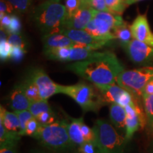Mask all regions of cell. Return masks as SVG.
<instances>
[{"mask_svg":"<svg viewBox=\"0 0 153 153\" xmlns=\"http://www.w3.org/2000/svg\"><path fill=\"white\" fill-rule=\"evenodd\" d=\"M66 68L97 87L116 83L118 76L125 70L117 56L110 51H97L92 57L72 62Z\"/></svg>","mask_w":153,"mask_h":153,"instance_id":"6da1fadb","label":"cell"},{"mask_svg":"<svg viewBox=\"0 0 153 153\" xmlns=\"http://www.w3.org/2000/svg\"><path fill=\"white\" fill-rule=\"evenodd\" d=\"M30 14L32 21L43 36L60 33L68 17L65 6L49 1L35 7Z\"/></svg>","mask_w":153,"mask_h":153,"instance_id":"7a4b0ae2","label":"cell"},{"mask_svg":"<svg viewBox=\"0 0 153 153\" xmlns=\"http://www.w3.org/2000/svg\"><path fill=\"white\" fill-rule=\"evenodd\" d=\"M68 120H56L41 126L33 135L42 146L56 153H68L75 148L68 131Z\"/></svg>","mask_w":153,"mask_h":153,"instance_id":"3957f363","label":"cell"},{"mask_svg":"<svg viewBox=\"0 0 153 153\" xmlns=\"http://www.w3.org/2000/svg\"><path fill=\"white\" fill-rule=\"evenodd\" d=\"M58 93L71 97L85 112L97 113L106 106L98 88L86 82L72 85H58Z\"/></svg>","mask_w":153,"mask_h":153,"instance_id":"277c9868","label":"cell"},{"mask_svg":"<svg viewBox=\"0 0 153 153\" xmlns=\"http://www.w3.org/2000/svg\"><path fill=\"white\" fill-rule=\"evenodd\" d=\"M97 143L101 153H123L127 144L125 136L118 133L112 123L106 120H96L93 128Z\"/></svg>","mask_w":153,"mask_h":153,"instance_id":"5b68a950","label":"cell"},{"mask_svg":"<svg viewBox=\"0 0 153 153\" xmlns=\"http://www.w3.org/2000/svg\"><path fill=\"white\" fill-rule=\"evenodd\" d=\"M152 79L153 66H147L135 70H124L118 76L116 83L142 99L145 85Z\"/></svg>","mask_w":153,"mask_h":153,"instance_id":"8992f818","label":"cell"},{"mask_svg":"<svg viewBox=\"0 0 153 153\" xmlns=\"http://www.w3.org/2000/svg\"><path fill=\"white\" fill-rule=\"evenodd\" d=\"M121 47L134 64L143 67L153 66L152 46L133 38L129 43L121 45Z\"/></svg>","mask_w":153,"mask_h":153,"instance_id":"52a82bcc","label":"cell"},{"mask_svg":"<svg viewBox=\"0 0 153 153\" xmlns=\"http://www.w3.org/2000/svg\"><path fill=\"white\" fill-rule=\"evenodd\" d=\"M97 88L100 91L105 105L117 104L125 107L134 104L137 99L140 98L116 83Z\"/></svg>","mask_w":153,"mask_h":153,"instance_id":"ba28073f","label":"cell"},{"mask_svg":"<svg viewBox=\"0 0 153 153\" xmlns=\"http://www.w3.org/2000/svg\"><path fill=\"white\" fill-rule=\"evenodd\" d=\"M126 111V120L125 137L128 142L132 139L134 134L139 129L143 128L146 126V116L144 108L140 102V98L135 103L125 106Z\"/></svg>","mask_w":153,"mask_h":153,"instance_id":"9c48e42d","label":"cell"},{"mask_svg":"<svg viewBox=\"0 0 153 153\" xmlns=\"http://www.w3.org/2000/svg\"><path fill=\"white\" fill-rule=\"evenodd\" d=\"M60 33L64 34L76 43L82 44L85 45L91 50H97L102 48L105 46H108L111 45L114 40H109L106 38L96 37L91 35L85 30H76V29H66L63 28Z\"/></svg>","mask_w":153,"mask_h":153,"instance_id":"30bf717a","label":"cell"},{"mask_svg":"<svg viewBox=\"0 0 153 153\" xmlns=\"http://www.w3.org/2000/svg\"><path fill=\"white\" fill-rule=\"evenodd\" d=\"M33 80L39 89L41 99H46L58 93V84L50 78L43 68H32L26 74Z\"/></svg>","mask_w":153,"mask_h":153,"instance_id":"8fae6325","label":"cell"},{"mask_svg":"<svg viewBox=\"0 0 153 153\" xmlns=\"http://www.w3.org/2000/svg\"><path fill=\"white\" fill-rule=\"evenodd\" d=\"M134 39L143 42L153 47V32L151 30L147 14H138L130 25Z\"/></svg>","mask_w":153,"mask_h":153,"instance_id":"7c38bea8","label":"cell"},{"mask_svg":"<svg viewBox=\"0 0 153 153\" xmlns=\"http://www.w3.org/2000/svg\"><path fill=\"white\" fill-rule=\"evenodd\" d=\"M94 9L88 5H82L72 16L67 17L63 28L85 30L87 24L94 18Z\"/></svg>","mask_w":153,"mask_h":153,"instance_id":"4fadbf2b","label":"cell"},{"mask_svg":"<svg viewBox=\"0 0 153 153\" xmlns=\"http://www.w3.org/2000/svg\"><path fill=\"white\" fill-rule=\"evenodd\" d=\"M85 30L96 37L104 38L109 40L116 39L113 32L111 26L104 19L94 17L86 26Z\"/></svg>","mask_w":153,"mask_h":153,"instance_id":"5bb4252c","label":"cell"},{"mask_svg":"<svg viewBox=\"0 0 153 153\" xmlns=\"http://www.w3.org/2000/svg\"><path fill=\"white\" fill-rule=\"evenodd\" d=\"M9 101V106L14 112L28 109L31 103L24 93L20 83L15 85L11 91Z\"/></svg>","mask_w":153,"mask_h":153,"instance_id":"9a60e30c","label":"cell"},{"mask_svg":"<svg viewBox=\"0 0 153 153\" xmlns=\"http://www.w3.org/2000/svg\"><path fill=\"white\" fill-rule=\"evenodd\" d=\"M43 49L61 47H74L76 43L61 33H53L43 36Z\"/></svg>","mask_w":153,"mask_h":153,"instance_id":"2e32d148","label":"cell"},{"mask_svg":"<svg viewBox=\"0 0 153 153\" xmlns=\"http://www.w3.org/2000/svg\"><path fill=\"white\" fill-rule=\"evenodd\" d=\"M0 122L3 123L7 131L20 134V122L18 116L14 111H8L2 106H0Z\"/></svg>","mask_w":153,"mask_h":153,"instance_id":"e0dca14e","label":"cell"},{"mask_svg":"<svg viewBox=\"0 0 153 153\" xmlns=\"http://www.w3.org/2000/svg\"><path fill=\"white\" fill-rule=\"evenodd\" d=\"M70 122H68V131L70 139L75 146H79L85 142L81 130V123L83 121V117L74 118L69 117Z\"/></svg>","mask_w":153,"mask_h":153,"instance_id":"ac0fdd59","label":"cell"},{"mask_svg":"<svg viewBox=\"0 0 153 153\" xmlns=\"http://www.w3.org/2000/svg\"><path fill=\"white\" fill-rule=\"evenodd\" d=\"M109 116L113 125L117 128L126 130V111L125 107L117 104H111L109 106Z\"/></svg>","mask_w":153,"mask_h":153,"instance_id":"d6986e66","label":"cell"},{"mask_svg":"<svg viewBox=\"0 0 153 153\" xmlns=\"http://www.w3.org/2000/svg\"><path fill=\"white\" fill-rule=\"evenodd\" d=\"M72 47H61L43 49V54L49 60L68 62Z\"/></svg>","mask_w":153,"mask_h":153,"instance_id":"ffe728a7","label":"cell"},{"mask_svg":"<svg viewBox=\"0 0 153 153\" xmlns=\"http://www.w3.org/2000/svg\"><path fill=\"white\" fill-rule=\"evenodd\" d=\"M94 17L104 19V20L106 21L111 26L113 30L115 28L119 27V26L127 24V23L123 20L121 15L115 14V13L111 12V11H100L94 9Z\"/></svg>","mask_w":153,"mask_h":153,"instance_id":"44dd1931","label":"cell"},{"mask_svg":"<svg viewBox=\"0 0 153 153\" xmlns=\"http://www.w3.org/2000/svg\"><path fill=\"white\" fill-rule=\"evenodd\" d=\"M96 53L97 51L94 50H91L82 44L76 43L75 46L72 47L69 61L76 62V61L86 60L92 57Z\"/></svg>","mask_w":153,"mask_h":153,"instance_id":"7402d4cb","label":"cell"},{"mask_svg":"<svg viewBox=\"0 0 153 153\" xmlns=\"http://www.w3.org/2000/svg\"><path fill=\"white\" fill-rule=\"evenodd\" d=\"M143 108L146 116V126L148 133L153 137V94L142 97Z\"/></svg>","mask_w":153,"mask_h":153,"instance_id":"603a6c76","label":"cell"},{"mask_svg":"<svg viewBox=\"0 0 153 153\" xmlns=\"http://www.w3.org/2000/svg\"><path fill=\"white\" fill-rule=\"evenodd\" d=\"M19 83L22 85L23 90L30 102L41 99L38 87L28 75H26L25 79Z\"/></svg>","mask_w":153,"mask_h":153,"instance_id":"cb8c5ba5","label":"cell"},{"mask_svg":"<svg viewBox=\"0 0 153 153\" xmlns=\"http://www.w3.org/2000/svg\"><path fill=\"white\" fill-rule=\"evenodd\" d=\"M14 11L21 14H30L35 8L33 0H8Z\"/></svg>","mask_w":153,"mask_h":153,"instance_id":"d4e9b609","label":"cell"},{"mask_svg":"<svg viewBox=\"0 0 153 153\" xmlns=\"http://www.w3.org/2000/svg\"><path fill=\"white\" fill-rule=\"evenodd\" d=\"M113 32L116 36V40L120 41V45L129 43L133 38L130 29V26L128 24L115 28Z\"/></svg>","mask_w":153,"mask_h":153,"instance_id":"484cf974","label":"cell"},{"mask_svg":"<svg viewBox=\"0 0 153 153\" xmlns=\"http://www.w3.org/2000/svg\"><path fill=\"white\" fill-rule=\"evenodd\" d=\"M28 110L31 112L34 118H36L38 115L45 111H52L51 105L48 102L46 99H40V100L33 101L30 103Z\"/></svg>","mask_w":153,"mask_h":153,"instance_id":"4316f807","label":"cell"},{"mask_svg":"<svg viewBox=\"0 0 153 153\" xmlns=\"http://www.w3.org/2000/svg\"><path fill=\"white\" fill-rule=\"evenodd\" d=\"M111 12L121 15L127 8L125 0H105Z\"/></svg>","mask_w":153,"mask_h":153,"instance_id":"83f0119b","label":"cell"},{"mask_svg":"<svg viewBox=\"0 0 153 153\" xmlns=\"http://www.w3.org/2000/svg\"><path fill=\"white\" fill-rule=\"evenodd\" d=\"M7 41L12 46H19L26 50L27 47L26 38L21 33H9L7 34Z\"/></svg>","mask_w":153,"mask_h":153,"instance_id":"f1b7e54d","label":"cell"},{"mask_svg":"<svg viewBox=\"0 0 153 153\" xmlns=\"http://www.w3.org/2000/svg\"><path fill=\"white\" fill-rule=\"evenodd\" d=\"M18 116L19 122H20L21 125V135L23 136V134H24V130L26 128V124L28 123V122L30 120H31L32 118H34L33 114H31V112L29 110H24V111H16L15 112Z\"/></svg>","mask_w":153,"mask_h":153,"instance_id":"f546056e","label":"cell"},{"mask_svg":"<svg viewBox=\"0 0 153 153\" xmlns=\"http://www.w3.org/2000/svg\"><path fill=\"white\" fill-rule=\"evenodd\" d=\"M79 153H101L97 142L86 141L79 146H78Z\"/></svg>","mask_w":153,"mask_h":153,"instance_id":"4dcf8cb0","label":"cell"},{"mask_svg":"<svg viewBox=\"0 0 153 153\" xmlns=\"http://www.w3.org/2000/svg\"><path fill=\"white\" fill-rule=\"evenodd\" d=\"M13 46L9 43L7 39L1 40L0 41V57L1 61L9 60L11 57Z\"/></svg>","mask_w":153,"mask_h":153,"instance_id":"1f68e13d","label":"cell"},{"mask_svg":"<svg viewBox=\"0 0 153 153\" xmlns=\"http://www.w3.org/2000/svg\"><path fill=\"white\" fill-rule=\"evenodd\" d=\"M36 118L41 124V126L47 125V124L54 123L55 121H56V115L53 111V110H52L42 113L38 115Z\"/></svg>","mask_w":153,"mask_h":153,"instance_id":"d6a6232c","label":"cell"},{"mask_svg":"<svg viewBox=\"0 0 153 153\" xmlns=\"http://www.w3.org/2000/svg\"><path fill=\"white\" fill-rule=\"evenodd\" d=\"M40 126H41V124L39 123L37 119L36 118H32L26 124V128L24 130L23 135H28V136L33 137V135L38 131Z\"/></svg>","mask_w":153,"mask_h":153,"instance_id":"836d02e7","label":"cell"},{"mask_svg":"<svg viewBox=\"0 0 153 153\" xmlns=\"http://www.w3.org/2000/svg\"><path fill=\"white\" fill-rule=\"evenodd\" d=\"M22 30V23L20 19L16 15H11V24L6 32L7 34L9 33H20Z\"/></svg>","mask_w":153,"mask_h":153,"instance_id":"e575fe53","label":"cell"},{"mask_svg":"<svg viewBox=\"0 0 153 153\" xmlns=\"http://www.w3.org/2000/svg\"><path fill=\"white\" fill-rule=\"evenodd\" d=\"M82 5V0H66L65 7L68 11V17L72 16Z\"/></svg>","mask_w":153,"mask_h":153,"instance_id":"d590c367","label":"cell"},{"mask_svg":"<svg viewBox=\"0 0 153 153\" xmlns=\"http://www.w3.org/2000/svg\"><path fill=\"white\" fill-rule=\"evenodd\" d=\"M81 130L85 142L86 141L97 142V138H96V134L94 131L93 128H91L89 126L86 125L84 120L81 123Z\"/></svg>","mask_w":153,"mask_h":153,"instance_id":"8d00e7d4","label":"cell"},{"mask_svg":"<svg viewBox=\"0 0 153 153\" xmlns=\"http://www.w3.org/2000/svg\"><path fill=\"white\" fill-rule=\"evenodd\" d=\"M87 5L97 11H110L107 7L105 0H88Z\"/></svg>","mask_w":153,"mask_h":153,"instance_id":"74e56055","label":"cell"},{"mask_svg":"<svg viewBox=\"0 0 153 153\" xmlns=\"http://www.w3.org/2000/svg\"><path fill=\"white\" fill-rule=\"evenodd\" d=\"M26 52V50L23 49L22 48L19 46H13L10 59H11L15 62H19L24 58Z\"/></svg>","mask_w":153,"mask_h":153,"instance_id":"f35d334b","label":"cell"},{"mask_svg":"<svg viewBox=\"0 0 153 153\" xmlns=\"http://www.w3.org/2000/svg\"><path fill=\"white\" fill-rule=\"evenodd\" d=\"M18 142L7 143L0 145V153H19Z\"/></svg>","mask_w":153,"mask_h":153,"instance_id":"ab89813d","label":"cell"},{"mask_svg":"<svg viewBox=\"0 0 153 153\" xmlns=\"http://www.w3.org/2000/svg\"><path fill=\"white\" fill-rule=\"evenodd\" d=\"M11 16L9 14L0 12V22H1V28L7 30L11 24Z\"/></svg>","mask_w":153,"mask_h":153,"instance_id":"60d3db41","label":"cell"},{"mask_svg":"<svg viewBox=\"0 0 153 153\" xmlns=\"http://www.w3.org/2000/svg\"><path fill=\"white\" fill-rule=\"evenodd\" d=\"M14 11L12 5L8 0H0V12L10 14Z\"/></svg>","mask_w":153,"mask_h":153,"instance_id":"b9f144b4","label":"cell"},{"mask_svg":"<svg viewBox=\"0 0 153 153\" xmlns=\"http://www.w3.org/2000/svg\"><path fill=\"white\" fill-rule=\"evenodd\" d=\"M152 94H153V79H151L150 81H149L148 83L145 85L143 91V96Z\"/></svg>","mask_w":153,"mask_h":153,"instance_id":"7bdbcfd3","label":"cell"},{"mask_svg":"<svg viewBox=\"0 0 153 153\" xmlns=\"http://www.w3.org/2000/svg\"><path fill=\"white\" fill-rule=\"evenodd\" d=\"M144 1V0H125V2L126 4V5L128 7V6L133 4H135L137 2H140V1Z\"/></svg>","mask_w":153,"mask_h":153,"instance_id":"ee69618b","label":"cell"},{"mask_svg":"<svg viewBox=\"0 0 153 153\" xmlns=\"http://www.w3.org/2000/svg\"><path fill=\"white\" fill-rule=\"evenodd\" d=\"M31 153H50V152H45V151H43V150H33V151H32Z\"/></svg>","mask_w":153,"mask_h":153,"instance_id":"f6af8a7d","label":"cell"},{"mask_svg":"<svg viewBox=\"0 0 153 153\" xmlns=\"http://www.w3.org/2000/svg\"><path fill=\"white\" fill-rule=\"evenodd\" d=\"M150 153H153V140H152V142L150 143Z\"/></svg>","mask_w":153,"mask_h":153,"instance_id":"bcb514c9","label":"cell"},{"mask_svg":"<svg viewBox=\"0 0 153 153\" xmlns=\"http://www.w3.org/2000/svg\"><path fill=\"white\" fill-rule=\"evenodd\" d=\"M82 4L83 5H87L88 0H82Z\"/></svg>","mask_w":153,"mask_h":153,"instance_id":"7dc6e473","label":"cell"},{"mask_svg":"<svg viewBox=\"0 0 153 153\" xmlns=\"http://www.w3.org/2000/svg\"><path fill=\"white\" fill-rule=\"evenodd\" d=\"M45 1H54V2H58L60 0H45Z\"/></svg>","mask_w":153,"mask_h":153,"instance_id":"c3c4849f","label":"cell"}]
</instances>
